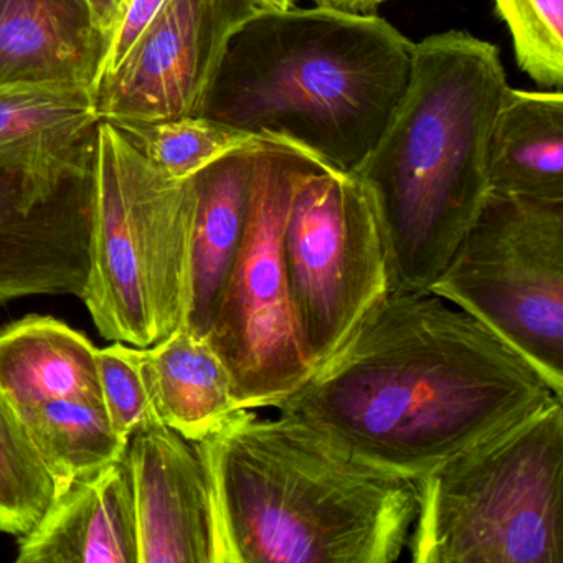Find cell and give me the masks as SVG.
Segmentation results:
<instances>
[{"label": "cell", "mask_w": 563, "mask_h": 563, "mask_svg": "<svg viewBox=\"0 0 563 563\" xmlns=\"http://www.w3.org/2000/svg\"><path fill=\"white\" fill-rule=\"evenodd\" d=\"M560 397L503 339L431 291L385 292L268 408L415 481Z\"/></svg>", "instance_id": "6da1fadb"}, {"label": "cell", "mask_w": 563, "mask_h": 563, "mask_svg": "<svg viewBox=\"0 0 563 563\" xmlns=\"http://www.w3.org/2000/svg\"><path fill=\"white\" fill-rule=\"evenodd\" d=\"M194 444L209 481L216 563H391L407 550L415 481L301 421L242 408Z\"/></svg>", "instance_id": "7a4b0ae2"}, {"label": "cell", "mask_w": 563, "mask_h": 563, "mask_svg": "<svg viewBox=\"0 0 563 563\" xmlns=\"http://www.w3.org/2000/svg\"><path fill=\"white\" fill-rule=\"evenodd\" d=\"M413 54L378 15L260 9L229 38L199 114L354 174L407 91Z\"/></svg>", "instance_id": "3957f363"}, {"label": "cell", "mask_w": 563, "mask_h": 563, "mask_svg": "<svg viewBox=\"0 0 563 563\" xmlns=\"http://www.w3.org/2000/svg\"><path fill=\"white\" fill-rule=\"evenodd\" d=\"M507 87L489 42L450 31L415 45L407 91L354 173L380 225L390 289L428 291L479 212Z\"/></svg>", "instance_id": "277c9868"}, {"label": "cell", "mask_w": 563, "mask_h": 563, "mask_svg": "<svg viewBox=\"0 0 563 563\" xmlns=\"http://www.w3.org/2000/svg\"><path fill=\"white\" fill-rule=\"evenodd\" d=\"M415 563L563 562V400L415 479Z\"/></svg>", "instance_id": "5b68a950"}, {"label": "cell", "mask_w": 563, "mask_h": 563, "mask_svg": "<svg viewBox=\"0 0 563 563\" xmlns=\"http://www.w3.org/2000/svg\"><path fill=\"white\" fill-rule=\"evenodd\" d=\"M194 203V176L170 179L100 120L80 299L104 339L146 349L179 328Z\"/></svg>", "instance_id": "8992f818"}, {"label": "cell", "mask_w": 563, "mask_h": 563, "mask_svg": "<svg viewBox=\"0 0 563 563\" xmlns=\"http://www.w3.org/2000/svg\"><path fill=\"white\" fill-rule=\"evenodd\" d=\"M428 291L486 325L563 397V200L487 194Z\"/></svg>", "instance_id": "52a82bcc"}, {"label": "cell", "mask_w": 563, "mask_h": 563, "mask_svg": "<svg viewBox=\"0 0 563 563\" xmlns=\"http://www.w3.org/2000/svg\"><path fill=\"white\" fill-rule=\"evenodd\" d=\"M309 154L260 140L253 154L249 222L207 341L229 368L240 408H268L312 374L289 296L283 227Z\"/></svg>", "instance_id": "ba28073f"}, {"label": "cell", "mask_w": 563, "mask_h": 563, "mask_svg": "<svg viewBox=\"0 0 563 563\" xmlns=\"http://www.w3.org/2000/svg\"><path fill=\"white\" fill-rule=\"evenodd\" d=\"M283 256L299 338L316 368L390 291L380 225L355 174L306 161L286 212Z\"/></svg>", "instance_id": "9c48e42d"}, {"label": "cell", "mask_w": 563, "mask_h": 563, "mask_svg": "<svg viewBox=\"0 0 563 563\" xmlns=\"http://www.w3.org/2000/svg\"><path fill=\"white\" fill-rule=\"evenodd\" d=\"M91 163L0 156V305L81 298L90 269Z\"/></svg>", "instance_id": "30bf717a"}, {"label": "cell", "mask_w": 563, "mask_h": 563, "mask_svg": "<svg viewBox=\"0 0 563 563\" xmlns=\"http://www.w3.org/2000/svg\"><path fill=\"white\" fill-rule=\"evenodd\" d=\"M256 11L253 0H166L118 67L95 85L98 118L199 114L229 38Z\"/></svg>", "instance_id": "8fae6325"}, {"label": "cell", "mask_w": 563, "mask_h": 563, "mask_svg": "<svg viewBox=\"0 0 563 563\" xmlns=\"http://www.w3.org/2000/svg\"><path fill=\"white\" fill-rule=\"evenodd\" d=\"M140 563H216L206 467L192 441L156 415L128 440Z\"/></svg>", "instance_id": "7c38bea8"}, {"label": "cell", "mask_w": 563, "mask_h": 563, "mask_svg": "<svg viewBox=\"0 0 563 563\" xmlns=\"http://www.w3.org/2000/svg\"><path fill=\"white\" fill-rule=\"evenodd\" d=\"M19 563H140L136 504L123 457L70 481L19 537Z\"/></svg>", "instance_id": "4fadbf2b"}, {"label": "cell", "mask_w": 563, "mask_h": 563, "mask_svg": "<svg viewBox=\"0 0 563 563\" xmlns=\"http://www.w3.org/2000/svg\"><path fill=\"white\" fill-rule=\"evenodd\" d=\"M258 141L220 157L194 176L196 203L180 328L197 338L209 335L245 239L253 154Z\"/></svg>", "instance_id": "5bb4252c"}, {"label": "cell", "mask_w": 563, "mask_h": 563, "mask_svg": "<svg viewBox=\"0 0 563 563\" xmlns=\"http://www.w3.org/2000/svg\"><path fill=\"white\" fill-rule=\"evenodd\" d=\"M107 51L87 0H0V87L62 84L93 90Z\"/></svg>", "instance_id": "9a60e30c"}, {"label": "cell", "mask_w": 563, "mask_h": 563, "mask_svg": "<svg viewBox=\"0 0 563 563\" xmlns=\"http://www.w3.org/2000/svg\"><path fill=\"white\" fill-rule=\"evenodd\" d=\"M90 339L51 316L0 329V398L15 411L58 398L101 400Z\"/></svg>", "instance_id": "2e32d148"}, {"label": "cell", "mask_w": 563, "mask_h": 563, "mask_svg": "<svg viewBox=\"0 0 563 563\" xmlns=\"http://www.w3.org/2000/svg\"><path fill=\"white\" fill-rule=\"evenodd\" d=\"M489 192L563 200L562 91L506 88L487 144Z\"/></svg>", "instance_id": "e0dca14e"}, {"label": "cell", "mask_w": 563, "mask_h": 563, "mask_svg": "<svg viewBox=\"0 0 563 563\" xmlns=\"http://www.w3.org/2000/svg\"><path fill=\"white\" fill-rule=\"evenodd\" d=\"M154 410L166 427L197 443L242 410L232 377L206 338L177 328L144 349Z\"/></svg>", "instance_id": "ac0fdd59"}, {"label": "cell", "mask_w": 563, "mask_h": 563, "mask_svg": "<svg viewBox=\"0 0 563 563\" xmlns=\"http://www.w3.org/2000/svg\"><path fill=\"white\" fill-rule=\"evenodd\" d=\"M100 123L93 90L80 85L0 87V156L87 163Z\"/></svg>", "instance_id": "d6986e66"}, {"label": "cell", "mask_w": 563, "mask_h": 563, "mask_svg": "<svg viewBox=\"0 0 563 563\" xmlns=\"http://www.w3.org/2000/svg\"><path fill=\"white\" fill-rule=\"evenodd\" d=\"M29 438L54 479L55 494L77 477L123 457L128 440L118 434L103 401L58 398L19 413Z\"/></svg>", "instance_id": "ffe728a7"}, {"label": "cell", "mask_w": 563, "mask_h": 563, "mask_svg": "<svg viewBox=\"0 0 563 563\" xmlns=\"http://www.w3.org/2000/svg\"><path fill=\"white\" fill-rule=\"evenodd\" d=\"M121 136L170 179H189L220 157L249 146L258 137L210 118L108 121Z\"/></svg>", "instance_id": "44dd1931"}, {"label": "cell", "mask_w": 563, "mask_h": 563, "mask_svg": "<svg viewBox=\"0 0 563 563\" xmlns=\"http://www.w3.org/2000/svg\"><path fill=\"white\" fill-rule=\"evenodd\" d=\"M55 490L21 417L0 398V532L27 533L51 506Z\"/></svg>", "instance_id": "7402d4cb"}, {"label": "cell", "mask_w": 563, "mask_h": 563, "mask_svg": "<svg viewBox=\"0 0 563 563\" xmlns=\"http://www.w3.org/2000/svg\"><path fill=\"white\" fill-rule=\"evenodd\" d=\"M520 70L543 87L563 84V0H494Z\"/></svg>", "instance_id": "603a6c76"}, {"label": "cell", "mask_w": 563, "mask_h": 563, "mask_svg": "<svg viewBox=\"0 0 563 563\" xmlns=\"http://www.w3.org/2000/svg\"><path fill=\"white\" fill-rule=\"evenodd\" d=\"M101 400L114 430L124 440L156 415L144 349L113 342L97 351Z\"/></svg>", "instance_id": "cb8c5ba5"}, {"label": "cell", "mask_w": 563, "mask_h": 563, "mask_svg": "<svg viewBox=\"0 0 563 563\" xmlns=\"http://www.w3.org/2000/svg\"><path fill=\"white\" fill-rule=\"evenodd\" d=\"M164 2L166 0H123L120 21H118L113 37H111L110 45H108L101 75L110 74L118 67L126 52L130 51L131 45L136 41L137 35L150 24L151 19L156 15Z\"/></svg>", "instance_id": "d4e9b609"}, {"label": "cell", "mask_w": 563, "mask_h": 563, "mask_svg": "<svg viewBox=\"0 0 563 563\" xmlns=\"http://www.w3.org/2000/svg\"><path fill=\"white\" fill-rule=\"evenodd\" d=\"M314 2L318 5L361 12V14H372L382 4V0H314Z\"/></svg>", "instance_id": "484cf974"}, {"label": "cell", "mask_w": 563, "mask_h": 563, "mask_svg": "<svg viewBox=\"0 0 563 563\" xmlns=\"http://www.w3.org/2000/svg\"><path fill=\"white\" fill-rule=\"evenodd\" d=\"M263 11H288L295 0H253Z\"/></svg>", "instance_id": "4316f807"}, {"label": "cell", "mask_w": 563, "mask_h": 563, "mask_svg": "<svg viewBox=\"0 0 563 563\" xmlns=\"http://www.w3.org/2000/svg\"><path fill=\"white\" fill-rule=\"evenodd\" d=\"M385 0H382V4H384Z\"/></svg>", "instance_id": "83f0119b"}]
</instances>
